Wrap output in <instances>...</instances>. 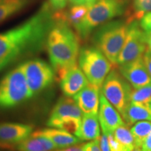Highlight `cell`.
Listing matches in <instances>:
<instances>
[{
    "mask_svg": "<svg viewBox=\"0 0 151 151\" xmlns=\"http://www.w3.org/2000/svg\"><path fill=\"white\" fill-rule=\"evenodd\" d=\"M52 11L50 5L44 3L22 23L0 33V71L42 50L57 20Z\"/></svg>",
    "mask_w": 151,
    "mask_h": 151,
    "instance_id": "obj_1",
    "label": "cell"
},
{
    "mask_svg": "<svg viewBox=\"0 0 151 151\" xmlns=\"http://www.w3.org/2000/svg\"><path fill=\"white\" fill-rule=\"evenodd\" d=\"M46 46L55 79L60 81L69 69L77 65L81 49L79 36L67 22L57 20L47 37Z\"/></svg>",
    "mask_w": 151,
    "mask_h": 151,
    "instance_id": "obj_2",
    "label": "cell"
},
{
    "mask_svg": "<svg viewBox=\"0 0 151 151\" xmlns=\"http://www.w3.org/2000/svg\"><path fill=\"white\" fill-rule=\"evenodd\" d=\"M128 30V23L123 20L109 21L97 28L92 41L113 67H116L117 60L123 46Z\"/></svg>",
    "mask_w": 151,
    "mask_h": 151,
    "instance_id": "obj_3",
    "label": "cell"
},
{
    "mask_svg": "<svg viewBox=\"0 0 151 151\" xmlns=\"http://www.w3.org/2000/svg\"><path fill=\"white\" fill-rule=\"evenodd\" d=\"M33 97L22 63L0 79V109H12Z\"/></svg>",
    "mask_w": 151,
    "mask_h": 151,
    "instance_id": "obj_4",
    "label": "cell"
},
{
    "mask_svg": "<svg viewBox=\"0 0 151 151\" xmlns=\"http://www.w3.org/2000/svg\"><path fill=\"white\" fill-rule=\"evenodd\" d=\"M125 8L124 0H97L76 29L77 35L81 39H87L99 26L123 14Z\"/></svg>",
    "mask_w": 151,
    "mask_h": 151,
    "instance_id": "obj_5",
    "label": "cell"
},
{
    "mask_svg": "<svg viewBox=\"0 0 151 151\" xmlns=\"http://www.w3.org/2000/svg\"><path fill=\"white\" fill-rule=\"evenodd\" d=\"M78 66L89 83L101 88L106 76L115 68L102 52L95 46L80 49Z\"/></svg>",
    "mask_w": 151,
    "mask_h": 151,
    "instance_id": "obj_6",
    "label": "cell"
},
{
    "mask_svg": "<svg viewBox=\"0 0 151 151\" xmlns=\"http://www.w3.org/2000/svg\"><path fill=\"white\" fill-rule=\"evenodd\" d=\"M132 91L129 83L115 69L110 71L101 86V92L122 116L131 101Z\"/></svg>",
    "mask_w": 151,
    "mask_h": 151,
    "instance_id": "obj_7",
    "label": "cell"
},
{
    "mask_svg": "<svg viewBox=\"0 0 151 151\" xmlns=\"http://www.w3.org/2000/svg\"><path fill=\"white\" fill-rule=\"evenodd\" d=\"M22 65L33 97L48 88L55 79L53 67L44 60L34 58L22 62Z\"/></svg>",
    "mask_w": 151,
    "mask_h": 151,
    "instance_id": "obj_8",
    "label": "cell"
},
{
    "mask_svg": "<svg viewBox=\"0 0 151 151\" xmlns=\"http://www.w3.org/2000/svg\"><path fill=\"white\" fill-rule=\"evenodd\" d=\"M147 48L146 32L139 22L137 20L129 22L127 37L118 58L117 65H124L143 57Z\"/></svg>",
    "mask_w": 151,
    "mask_h": 151,
    "instance_id": "obj_9",
    "label": "cell"
},
{
    "mask_svg": "<svg viewBox=\"0 0 151 151\" xmlns=\"http://www.w3.org/2000/svg\"><path fill=\"white\" fill-rule=\"evenodd\" d=\"M119 71L134 89L151 84V76L144 65L143 57L119 65Z\"/></svg>",
    "mask_w": 151,
    "mask_h": 151,
    "instance_id": "obj_10",
    "label": "cell"
},
{
    "mask_svg": "<svg viewBox=\"0 0 151 151\" xmlns=\"http://www.w3.org/2000/svg\"><path fill=\"white\" fill-rule=\"evenodd\" d=\"M99 121L103 133L108 135L113 134L117 128L127 124L120 113L107 100L102 92L100 93Z\"/></svg>",
    "mask_w": 151,
    "mask_h": 151,
    "instance_id": "obj_11",
    "label": "cell"
},
{
    "mask_svg": "<svg viewBox=\"0 0 151 151\" xmlns=\"http://www.w3.org/2000/svg\"><path fill=\"white\" fill-rule=\"evenodd\" d=\"M34 127L31 124L4 122L0 123V143L14 147L32 135Z\"/></svg>",
    "mask_w": 151,
    "mask_h": 151,
    "instance_id": "obj_12",
    "label": "cell"
},
{
    "mask_svg": "<svg viewBox=\"0 0 151 151\" xmlns=\"http://www.w3.org/2000/svg\"><path fill=\"white\" fill-rule=\"evenodd\" d=\"M101 88L89 83L78 94L73 96L83 115H97L99 111Z\"/></svg>",
    "mask_w": 151,
    "mask_h": 151,
    "instance_id": "obj_13",
    "label": "cell"
},
{
    "mask_svg": "<svg viewBox=\"0 0 151 151\" xmlns=\"http://www.w3.org/2000/svg\"><path fill=\"white\" fill-rule=\"evenodd\" d=\"M60 82L63 94L69 97H73L89 83L86 75L77 65L69 69Z\"/></svg>",
    "mask_w": 151,
    "mask_h": 151,
    "instance_id": "obj_14",
    "label": "cell"
},
{
    "mask_svg": "<svg viewBox=\"0 0 151 151\" xmlns=\"http://www.w3.org/2000/svg\"><path fill=\"white\" fill-rule=\"evenodd\" d=\"M34 134L42 136L50 139L57 148H64L78 144L81 141L78 137L63 129L54 127L39 129L33 132Z\"/></svg>",
    "mask_w": 151,
    "mask_h": 151,
    "instance_id": "obj_15",
    "label": "cell"
},
{
    "mask_svg": "<svg viewBox=\"0 0 151 151\" xmlns=\"http://www.w3.org/2000/svg\"><path fill=\"white\" fill-rule=\"evenodd\" d=\"M83 115L73 98L65 96L60 98L54 106L48 120H58L69 117L82 119Z\"/></svg>",
    "mask_w": 151,
    "mask_h": 151,
    "instance_id": "obj_16",
    "label": "cell"
},
{
    "mask_svg": "<svg viewBox=\"0 0 151 151\" xmlns=\"http://www.w3.org/2000/svg\"><path fill=\"white\" fill-rule=\"evenodd\" d=\"M122 118L128 126L141 120L151 121V101L145 104L130 101Z\"/></svg>",
    "mask_w": 151,
    "mask_h": 151,
    "instance_id": "obj_17",
    "label": "cell"
},
{
    "mask_svg": "<svg viewBox=\"0 0 151 151\" xmlns=\"http://www.w3.org/2000/svg\"><path fill=\"white\" fill-rule=\"evenodd\" d=\"M18 151H52L57 149L53 143L48 138L34 134L16 146Z\"/></svg>",
    "mask_w": 151,
    "mask_h": 151,
    "instance_id": "obj_18",
    "label": "cell"
},
{
    "mask_svg": "<svg viewBox=\"0 0 151 151\" xmlns=\"http://www.w3.org/2000/svg\"><path fill=\"white\" fill-rule=\"evenodd\" d=\"M97 115H83L80 130L76 137L81 141L95 140L100 137Z\"/></svg>",
    "mask_w": 151,
    "mask_h": 151,
    "instance_id": "obj_19",
    "label": "cell"
},
{
    "mask_svg": "<svg viewBox=\"0 0 151 151\" xmlns=\"http://www.w3.org/2000/svg\"><path fill=\"white\" fill-rule=\"evenodd\" d=\"M89 10V7L83 4H73L71 6L67 12L59 13L57 11L55 16L57 20H62L74 28L75 31L81 22L83 21L85 16Z\"/></svg>",
    "mask_w": 151,
    "mask_h": 151,
    "instance_id": "obj_20",
    "label": "cell"
},
{
    "mask_svg": "<svg viewBox=\"0 0 151 151\" xmlns=\"http://www.w3.org/2000/svg\"><path fill=\"white\" fill-rule=\"evenodd\" d=\"M29 2V0H0V23L24 9Z\"/></svg>",
    "mask_w": 151,
    "mask_h": 151,
    "instance_id": "obj_21",
    "label": "cell"
},
{
    "mask_svg": "<svg viewBox=\"0 0 151 151\" xmlns=\"http://www.w3.org/2000/svg\"><path fill=\"white\" fill-rule=\"evenodd\" d=\"M81 122L82 119L69 117L58 120H48L47 125L50 127L63 129L76 137L80 130Z\"/></svg>",
    "mask_w": 151,
    "mask_h": 151,
    "instance_id": "obj_22",
    "label": "cell"
},
{
    "mask_svg": "<svg viewBox=\"0 0 151 151\" xmlns=\"http://www.w3.org/2000/svg\"><path fill=\"white\" fill-rule=\"evenodd\" d=\"M131 132L135 141V146L141 147L143 141L151 132V121L141 120L131 128Z\"/></svg>",
    "mask_w": 151,
    "mask_h": 151,
    "instance_id": "obj_23",
    "label": "cell"
},
{
    "mask_svg": "<svg viewBox=\"0 0 151 151\" xmlns=\"http://www.w3.org/2000/svg\"><path fill=\"white\" fill-rule=\"evenodd\" d=\"M116 139L124 148L132 150L135 147V141L131 130L128 129L127 125L120 126L113 132Z\"/></svg>",
    "mask_w": 151,
    "mask_h": 151,
    "instance_id": "obj_24",
    "label": "cell"
},
{
    "mask_svg": "<svg viewBox=\"0 0 151 151\" xmlns=\"http://www.w3.org/2000/svg\"><path fill=\"white\" fill-rule=\"evenodd\" d=\"M151 12V0H134L132 14L127 22L140 20L145 15Z\"/></svg>",
    "mask_w": 151,
    "mask_h": 151,
    "instance_id": "obj_25",
    "label": "cell"
},
{
    "mask_svg": "<svg viewBox=\"0 0 151 151\" xmlns=\"http://www.w3.org/2000/svg\"><path fill=\"white\" fill-rule=\"evenodd\" d=\"M131 101L135 103H148L151 101V84L148 86L132 90Z\"/></svg>",
    "mask_w": 151,
    "mask_h": 151,
    "instance_id": "obj_26",
    "label": "cell"
},
{
    "mask_svg": "<svg viewBox=\"0 0 151 151\" xmlns=\"http://www.w3.org/2000/svg\"><path fill=\"white\" fill-rule=\"evenodd\" d=\"M108 139L111 151H119L121 150H124V149L127 150V149L124 148V147L116 140V138L114 137L113 134H108Z\"/></svg>",
    "mask_w": 151,
    "mask_h": 151,
    "instance_id": "obj_27",
    "label": "cell"
},
{
    "mask_svg": "<svg viewBox=\"0 0 151 151\" xmlns=\"http://www.w3.org/2000/svg\"><path fill=\"white\" fill-rule=\"evenodd\" d=\"M139 24L143 31H151V12L146 14L141 19Z\"/></svg>",
    "mask_w": 151,
    "mask_h": 151,
    "instance_id": "obj_28",
    "label": "cell"
},
{
    "mask_svg": "<svg viewBox=\"0 0 151 151\" xmlns=\"http://www.w3.org/2000/svg\"><path fill=\"white\" fill-rule=\"evenodd\" d=\"M83 151H101L98 139L83 144Z\"/></svg>",
    "mask_w": 151,
    "mask_h": 151,
    "instance_id": "obj_29",
    "label": "cell"
},
{
    "mask_svg": "<svg viewBox=\"0 0 151 151\" xmlns=\"http://www.w3.org/2000/svg\"><path fill=\"white\" fill-rule=\"evenodd\" d=\"M98 141H99V145L101 151H111L110 145H109L108 135L102 134L98 138Z\"/></svg>",
    "mask_w": 151,
    "mask_h": 151,
    "instance_id": "obj_30",
    "label": "cell"
},
{
    "mask_svg": "<svg viewBox=\"0 0 151 151\" xmlns=\"http://www.w3.org/2000/svg\"><path fill=\"white\" fill-rule=\"evenodd\" d=\"M67 1L68 0H49V4L53 11H60L66 6Z\"/></svg>",
    "mask_w": 151,
    "mask_h": 151,
    "instance_id": "obj_31",
    "label": "cell"
},
{
    "mask_svg": "<svg viewBox=\"0 0 151 151\" xmlns=\"http://www.w3.org/2000/svg\"><path fill=\"white\" fill-rule=\"evenodd\" d=\"M143 60L147 70L151 76V50L148 48H147L146 52L143 54Z\"/></svg>",
    "mask_w": 151,
    "mask_h": 151,
    "instance_id": "obj_32",
    "label": "cell"
},
{
    "mask_svg": "<svg viewBox=\"0 0 151 151\" xmlns=\"http://www.w3.org/2000/svg\"><path fill=\"white\" fill-rule=\"evenodd\" d=\"M141 150L142 151H151V132L143 141L141 146Z\"/></svg>",
    "mask_w": 151,
    "mask_h": 151,
    "instance_id": "obj_33",
    "label": "cell"
},
{
    "mask_svg": "<svg viewBox=\"0 0 151 151\" xmlns=\"http://www.w3.org/2000/svg\"><path fill=\"white\" fill-rule=\"evenodd\" d=\"M56 151H83V145H73V146L61 148Z\"/></svg>",
    "mask_w": 151,
    "mask_h": 151,
    "instance_id": "obj_34",
    "label": "cell"
},
{
    "mask_svg": "<svg viewBox=\"0 0 151 151\" xmlns=\"http://www.w3.org/2000/svg\"><path fill=\"white\" fill-rule=\"evenodd\" d=\"M96 1H97V0H80V4L86 5L90 8Z\"/></svg>",
    "mask_w": 151,
    "mask_h": 151,
    "instance_id": "obj_35",
    "label": "cell"
},
{
    "mask_svg": "<svg viewBox=\"0 0 151 151\" xmlns=\"http://www.w3.org/2000/svg\"><path fill=\"white\" fill-rule=\"evenodd\" d=\"M146 32V40L148 48L151 50V31L145 32Z\"/></svg>",
    "mask_w": 151,
    "mask_h": 151,
    "instance_id": "obj_36",
    "label": "cell"
},
{
    "mask_svg": "<svg viewBox=\"0 0 151 151\" xmlns=\"http://www.w3.org/2000/svg\"><path fill=\"white\" fill-rule=\"evenodd\" d=\"M0 148L1 149H6V150H14L15 148L14 147L10 146H7V145L3 144V143H0Z\"/></svg>",
    "mask_w": 151,
    "mask_h": 151,
    "instance_id": "obj_37",
    "label": "cell"
},
{
    "mask_svg": "<svg viewBox=\"0 0 151 151\" xmlns=\"http://www.w3.org/2000/svg\"><path fill=\"white\" fill-rule=\"evenodd\" d=\"M71 5L73 4H80V0H68Z\"/></svg>",
    "mask_w": 151,
    "mask_h": 151,
    "instance_id": "obj_38",
    "label": "cell"
},
{
    "mask_svg": "<svg viewBox=\"0 0 151 151\" xmlns=\"http://www.w3.org/2000/svg\"><path fill=\"white\" fill-rule=\"evenodd\" d=\"M132 151H142V150H141V147L135 146L134 148Z\"/></svg>",
    "mask_w": 151,
    "mask_h": 151,
    "instance_id": "obj_39",
    "label": "cell"
},
{
    "mask_svg": "<svg viewBox=\"0 0 151 151\" xmlns=\"http://www.w3.org/2000/svg\"><path fill=\"white\" fill-rule=\"evenodd\" d=\"M119 151H131L129 150H125V149H124V150H119Z\"/></svg>",
    "mask_w": 151,
    "mask_h": 151,
    "instance_id": "obj_40",
    "label": "cell"
}]
</instances>
